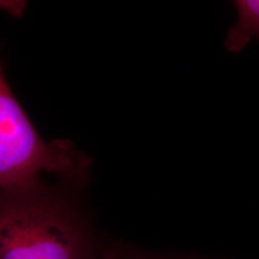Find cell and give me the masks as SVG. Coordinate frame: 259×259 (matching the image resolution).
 <instances>
[{
	"mask_svg": "<svg viewBox=\"0 0 259 259\" xmlns=\"http://www.w3.org/2000/svg\"><path fill=\"white\" fill-rule=\"evenodd\" d=\"M91 159L65 139L47 143L39 137L7 82L0 74L1 192L26 191L42 184L38 174L54 173L75 190L88 185Z\"/></svg>",
	"mask_w": 259,
	"mask_h": 259,
	"instance_id": "cell-2",
	"label": "cell"
},
{
	"mask_svg": "<svg viewBox=\"0 0 259 259\" xmlns=\"http://www.w3.org/2000/svg\"><path fill=\"white\" fill-rule=\"evenodd\" d=\"M234 5L238 19L228 32L226 47L232 52H238L247 46L250 37H259V0H237Z\"/></svg>",
	"mask_w": 259,
	"mask_h": 259,
	"instance_id": "cell-3",
	"label": "cell"
},
{
	"mask_svg": "<svg viewBox=\"0 0 259 259\" xmlns=\"http://www.w3.org/2000/svg\"><path fill=\"white\" fill-rule=\"evenodd\" d=\"M101 259H195L179 258L157 254L149 250L139 249L137 247L119 242L105 243L103 247Z\"/></svg>",
	"mask_w": 259,
	"mask_h": 259,
	"instance_id": "cell-4",
	"label": "cell"
},
{
	"mask_svg": "<svg viewBox=\"0 0 259 259\" xmlns=\"http://www.w3.org/2000/svg\"><path fill=\"white\" fill-rule=\"evenodd\" d=\"M74 191L42 183L1 192L0 259H101L105 242Z\"/></svg>",
	"mask_w": 259,
	"mask_h": 259,
	"instance_id": "cell-1",
	"label": "cell"
}]
</instances>
